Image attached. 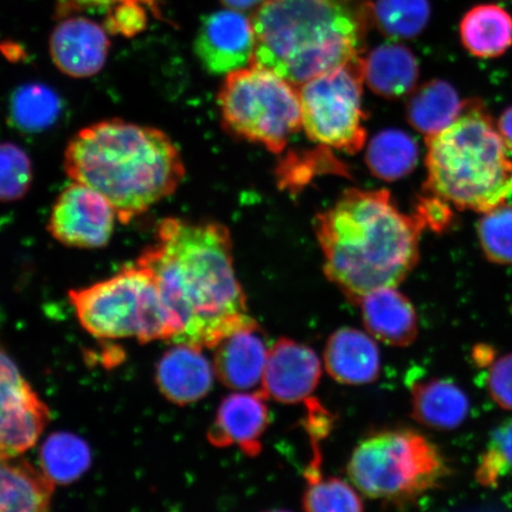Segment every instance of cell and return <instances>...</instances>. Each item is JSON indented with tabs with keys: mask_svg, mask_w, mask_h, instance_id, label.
Listing matches in <instances>:
<instances>
[{
	"mask_svg": "<svg viewBox=\"0 0 512 512\" xmlns=\"http://www.w3.org/2000/svg\"><path fill=\"white\" fill-rule=\"evenodd\" d=\"M426 142L428 194L482 214L512 196L511 151L483 105L467 102L453 124Z\"/></svg>",
	"mask_w": 512,
	"mask_h": 512,
	"instance_id": "5",
	"label": "cell"
},
{
	"mask_svg": "<svg viewBox=\"0 0 512 512\" xmlns=\"http://www.w3.org/2000/svg\"><path fill=\"white\" fill-rule=\"evenodd\" d=\"M254 47L252 19L233 9L216 11L204 18L195 40L198 60L213 75H227L251 66Z\"/></svg>",
	"mask_w": 512,
	"mask_h": 512,
	"instance_id": "12",
	"label": "cell"
},
{
	"mask_svg": "<svg viewBox=\"0 0 512 512\" xmlns=\"http://www.w3.org/2000/svg\"><path fill=\"white\" fill-rule=\"evenodd\" d=\"M117 221V211L104 196L73 182L56 198L48 230L63 246L98 249L110 243Z\"/></svg>",
	"mask_w": 512,
	"mask_h": 512,
	"instance_id": "11",
	"label": "cell"
},
{
	"mask_svg": "<svg viewBox=\"0 0 512 512\" xmlns=\"http://www.w3.org/2000/svg\"><path fill=\"white\" fill-rule=\"evenodd\" d=\"M83 329L101 339L172 341L168 311L149 268L134 261L92 286L69 292Z\"/></svg>",
	"mask_w": 512,
	"mask_h": 512,
	"instance_id": "7",
	"label": "cell"
},
{
	"mask_svg": "<svg viewBox=\"0 0 512 512\" xmlns=\"http://www.w3.org/2000/svg\"><path fill=\"white\" fill-rule=\"evenodd\" d=\"M55 483L27 460L0 459V512L47 511Z\"/></svg>",
	"mask_w": 512,
	"mask_h": 512,
	"instance_id": "21",
	"label": "cell"
},
{
	"mask_svg": "<svg viewBox=\"0 0 512 512\" xmlns=\"http://www.w3.org/2000/svg\"><path fill=\"white\" fill-rule=\"evenodd\" d=\"M466 105L450 83L433 80L415 89L408 101L407 118L416 131L428 138L453 124Z\"/></svg>",
	"mask_w": 512,
	"mask_h": 512,
	"instance_id": "23",
	"label": "cell"
},
{
	"mask_svg": "<svg viewBox=\"0 0 512 512\" xmlns=\"http://www.w3.org/2000/svg\"><path fill=\"white\" fill-rule=\"evenodd\" d=\"M486 387L499 407L512 411V352L490 364Z\"/></svg>",
	"mask_w": 512,
	"mask_h": 512,
	"instance_id": "34",
	"label": "cell"
},
{
	"mask_svg": "<svg viewBox=\"0 0 512 512\" xmlns=\"http://www.w3.org/2000/svg\"><path fill=\"white\" fill-rule=\"evenodd\" d=\"M64 170L104 196L125 224L174 194L185 176L181 152L168 134L123 119L76 133L64 152Z\"/></svg>",
	"mask_w": 512,
	"mask_h": 512,
	"instance_id": "3",
	"label": "cell"
},
{
	"mask_svg": "<svg viewBox=\"0 0 512 512\" xmlns=\"http://www.w3.org/2000/svg\"><path fill=\"white\" fill-rule=\"evenodd\" d=\"M426 196L418 204L416 217L424 224V227L431 228L434 232H443L452 221L450 204L437 196Z\"/></svg>",
	"mask_w": 512,
	"mask_h": 512,
	"instance_id": "35",
	"label": "cell"
},
{
	"mask_svg": "<svg viewBox=\"0 0 512 512\" xmlns=\"http://www.w3.org/2000/svg\"><path fill=\"white\" fill-rule=\"evenodd\" d=\"M322 377V362L307 345L280 338L270 348L260 392L267 399L298 403L310 399Z\"/></svg>",
	"mask_w": 512,
	"mask_h": 512,
	"instance_id": "13",
	"label": "cell"
},
{
	"mask_svg": "<svg viewBox=\"0 0 512 512\" xmlns=\"http://www.w3.org/2000/svg\"><path fill=\"white\" fill-rule=\"evenodd\" d=\"M424 228L387 190L345 191L315 220L326 278L355 304L379 288L398 287L418 265Z\"/></svg>",
	"mask_w": 512,
	"mask_h": 512,
	"instance_id": "2",
	"label": "cell"
},
{
	"mask_svg": "<svg viewBox=\"0 0 512 512\" xmlns=\"http://www.w3.org/2000/svg\"><path fill=\"white\" fill-rule=\"evenodd\" d=\"M32 179L34 169L28 153L15 143L0 142V203L22 200Z\"/></svg>",
	"mask_w": 512,
	"mask_h": 512,
	"instance_id": "31",
	"label": "cell"
},
{
	"mask_svg": "<svg viewBox=\"0 0 512 512\" xmlns=\"http://www.w3.org/2000/svg\"><path fill=\"white\" fill-rule=\"evenodd\" d=\"M364 57L316 76L299 89L303 127L313 142L355 155L366 144Z\"/></svg>",
	"mask_w": 512,
	"mask_h": 512,
	"instance_id": "9",
	"label": "cell"
},
{
	"mask_svg": "<svg viewBox=\"0 0 512 512\" xmlns=\"http://www.w3.org/2000/svg\"><path fill=\"white\" fill-rule=\"evenodd\" d=\"M307 486L303 508L311 512H355L364 509L363 499L354 485L341 478H325L313 463L305 472Z\"/></svg>",
	"mask_w": 512,
	"mask_h": 512,
	"instance_id": "28",
	"label": "cell"
},
{
	"mask_svg": "<svg viewBox=\"0 0 512 512\" xmlns=\"http://www.w3.org/2000/svg\"><path fill=\"white\" fill-rule=\"evenodd\" d=\"M224 128L281 153L303 127L299 91L272 70L251 66L226 75L219 92Z\"/></svg>",
	"mask_w": 512,
	"mask_h": 512,
	"instance_id": "8",
	"label": "cell"
},
{
	"mask_svg": "<svg viewBox=\"0 0 512 512\" xmlns=\"http://www.w3.org/2000/svg\"><path fill=\"white\" fill-rule=\"evenodd\" d=\"M213 350L215 375L223 386L238 392L260 389L270 348L255 319L230 332Z\"/></svg>",
	"mask_w": 512,
	"mask_h": 512,
	"instance_id": "16",
	"label": "cell"
},
{
	"mask_svg": "<svg viewBox=\"0 0 512 512\" xmlns=\"http://www.w3.org/2000/svg\"><path fill=\"white\" fill-rule=\"evenodd\" d=\"M266 401L260 390L228 395L209 428V443L220 448L236 446L248 457L259 456L261 438L270 426V409Z\"/></svg>",
	"mask_w": 512,
	"mask_h": 512,
	"instance_id": "15",
	"label": "cell"
},
{
	"mask_svg": "<svg viewBox=\"0 0 512 512\" xmlns=\"http://www.w3.org/2000/svg\"><path fill=\"white\" fill-rule=\"evenodd\" d=\"M324 366L335 381L362 386L379 379L381 355L375 338L366 332L342 328L328 339Z\"/></svg>",
	"mask_w": 512,
	"mask_h": 512,
	"instance_id": "19",
	"label": "cell"
},
{
	"mask_svg": "<svg viewBox=\"0 0 512 512\" xmlns=\"http://www.w3.org/2000/svg\"><path fill=\"white\" fill-rule=\"evenodd\" d=\"M418 78V60L401 44H382L364 57V79L376 94L386 98L411 93Z\"/></svg>",
	"mask_w": 512,
	"mask_h": 512,
	"instance_id": "22",
	"label": "cell"
},
{
	"mask_svg": "<svg viewBox=\"0 0 512 512\" xmlns=\"http://www.w3.org/2000/svg\"><path fill=\"white\" fill-rule=\"evenodd\" d=\"M61 100L53 89L31 83L12 94L10 119L19 130L29 133L42 132L53 126L61 114Z\"/></svg>",
	"mask_w": 512,
	"mask_h": 512,
	"instance_id": "26",
	"label": "cell"
},
{
	"mask_svg": "<svg viewBox=\"0 0 512 512\" xmlns=\"http://www.w3.org/2000/svg\"><path fill=\"white\" fill-rule=\"evenodd\" d=\"M415 140L398 130L384 131L371 140L367 152L369 169L383 181L393 182L412 172L418 164Z\"/></svg>",
	"mask_w": 512,
	"mask_h": 512,
	"instance_id": "25",
	"label": "cell"
},
{
	"mask_svg": "<svg viewBox=\"0 0 512 512\" xmlns=\"http://www.w3.org/2000/svg\"><path fill=\"white\" fill-rule=\"evenodd\" d=\"M431 15L428 0H377L374 22L383 34L413 38L426 28Z\"/></svg>",
	"mask_w": 512,
	"mask_h": 512,
	"instance_id": "29",
	"label": "cell"
},
{
	"mask_svg": "<svg viewBox=\"0 0 512 512\" xmlns=\"http://www.w3.org/2000/svg\"><path fill=\"white\" fill-rule=\"evenodd\" d=\"M137 261L156 280L172 344L214 349L230 332L253 322L234 270L232 236L223 224L168 217Z\"/></svg>",
	"mask_w": 512,
	"mask_h": 512,
	"instance_id": "1",
	"label": "cell"
},
{
	"mask_svg": "<svg viewBox=\"0 0 512 512\" xmlns=\"http://www.w3.org/2000/svg\"><path fill=\"white\" fill-rule=\"evenodd\" d=\"M49 420L48 406L0 343V459L29 451Z\"/></svg>",
	"mask_w": 512,
	"mask_h": 512,
	"instance_id": "10",
	"label": "cell"
},
{
	"mask_svg": "<svg viewBox=\"0 0 512 512\" xmlns=\"http://www.w3.org/2000/svg\"><path fill=\"white\" fill-rule=\"evenodd\" d=\"M221 2L229 9L246 11L259 8L265 0H221Z\"/></svg>",
	"mask_w": 512,
	"mask_h": 512,
	"instance_id": "38",
	"label": "cell"
},
{
	"mask_svg": "<svg viewBox=\"0 0 512 512\" xmlns=\"http://www.w3.org/2000/svg\"><path fill=\"white\" fill-rule=\"evenodd\" d=\"M123 2V0H62L64 8L67 9H95L104 10L111 9L112 6ZM144 4L151 6L156 3V0H140Z\"/></svg>",
	"mask_w": 512,
	"mask_h": 512,
	"instance_id": "36",
	"label": "cell"
},
{
	"mask_svg": "<svg viewBox=\"0 0 512 512\" xmlns=\"http://www.w3.org/2000/svg\"><path fill=\"white\" fill-rule=\"evenodd\" d=\"M213 363L203 350L172 344L157 364L156 382L165 399L178 406L200 401L210 393L215 379Z\"/></svg>",
	"mask_w": 512,
	"mask_h": 512,
	"instance_id": "17",
	"label": "cell"
},
{
	"mask_svg": "<svg viewBox=\"0 0 512 512\" xmlns=\"http://www.w3.org/2000/svg\"><path fill=\"white\" fill-rule=\"evenodd\" d=\"M373 22L370 0H265L252 19V63L303 85L361 57Z\"/></svg>",
	"mask_w": 512,
	"mask_h": 512,
	"instance_id": "4",
	"label": "cell"
},
{
	"mask_svg": "<svg viewBox=\"0 0 512 512\" xmlns=\"http://www.w3.org/2000/svg\"><path fill=\"white\" fill-rule=\"evenodd\" d=\"M447 475L439 448L411 430L370 435L357 445L348 464L350 482L358 492L396 504L416 501Z\"/></svg>",
	"mask_w": 512,
	"mask_h": 512,
	"instance_id": "6",
	"label": "cell"
},
{
	"mask_svg": "<svg viewBox=\"0 0 512 512\" xmlns=\"http://www.w3.org/2000/svg\"><path fill=\"white\" fill-rule=\"evenodd\" d=\"M512 476V418L505 420L491 435L476 478L485 488H494L501 479Z\"/></svg>",
	"mask_w": 512,
	"mask_h": 512,
	"instance_id": "32",
	"label": "cell"
},
{
	"mask_svg": "<svg viewBox=\"0 0 512 512\" xmlns=\"http://www.w3.org/2000/svg\"><path fill=\"white\" fill-rule=\"evenodd\" d=\"M147 16L140 0H123L107 10L104 27L110 34L133 37L142 32Z\"/></svg>",
	"mask_w": 512,
	"mask_h": 512,
	"instance_id": "33",
	"label": "cell"
},
{
	"mask_svg": "<svg viewBox=\"0 0 512 512\" xmlns=\"http://www.w3.org/2000/svg\"><path fill=\"white\" fill-rule=\"evenodd\" d=\"M108 31L86 17L63 19L51 32L49 54L55 67L73 79L99 74L110 54Z\"/></svg>",
	"mask_w": 512,
	"mask_h": 512,
	"instance_id": "14",
	"label": "cell"
},
{
	"mask_svg": "<svg viewBox=\"0 0 512 512\" xmlns=\"http://www.w3.org/2000/svg\"><path fill=\"white\" fill-rule=\"evenodd\" d=\"M497 127L502 134L505 144L508 145L512 152V106L503 112Z\"/></svg>",
	"mask_w": 512,
	"mask_h": 512,
	"instance_id": "37",
	"label": "cell"
},
{
	"mask_svg": "<svg viewBox=\"0 0 512 512\" xmlns=\"http://www.w3.org/2000/svg\"><path fill=\"white\" fill-rule=\"evenodd\" d=\"M477 233L486 259L496 265L512 266L511 204L503 203L483 213Z\"/></svg>",
	"mask_w": 512,
	"mask_h": 512,
	"instance_id": "30",
	"label": "cell"
},
{
	"mask_svg": "<svg viewBox=\"0 0 512 512\" xmlns=\"http://www.w3.org/2000/svg\"><path fill=\"white\" fill-rule=\"evenodd\" d=\"M469 413V396L453 381L432 379L412 388V415L420 425L438 431L456 430Z\"/></svg>",
	"mask_w": 512,
	"mask_h": 512,
	"instance_id": "20",
	"label": "cell"
},
{
	"mask_svg": "<svg viewBox=\"0 0 512 512\" xmlns=\"http://www.w3.org/2000/svg\"><path fill=\"white\" fill-rule=\"evenodd\" d=\"M42 471L55 484H70L91 465V451L79 437L69 433L50 435L41 448Z\"/></svg>",
	"mask_w": 512,
	"mask_h": 512,
	"instance_id": "27",
	"label": "cell"
},
{
	"mask_svg": "<svg viewBox=\"0 0 512 512\" xmlns=\"http://www.w3.org/2000/svg\"><path fill=\"white\" fill-rule=\"evenodd\" d=\"M460 37L473 56L494 59L512 46V17L501 6H476L464 16Z\"/></svg>",
	"mask_w": 512,
	"mask_h": 512,
	"instance_id": "24",
	"label": "cell"
},
{
	"mask_svg": "<svg viewBox=\"0 0 512 512\" xmlns=\"http://www.w3.org/2000/svg\"><path fill=\"white\" fill-rule=\"evenodd\" d=\"M362 320L370 336L392 347H408L419 335L414 306L398 287L370 292L361 302Z\"/></svg>",
	"mask_w": 512,
	"mask_h": 512,
	"instance_id": "18",
	"label": "cell"
}]
</instances>
